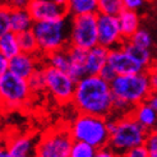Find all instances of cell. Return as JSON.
I'll return each mask as SVG.
<instances>
[{
	"mask_svg": "<svg viewBox=\"0 0 157 157\" xmlns=\"http://www.w3.org/2000/svg\"><path fill=\"white\" fill-rule=\"evenodd\" d=\"M72 104L79 114L109 117L113 115L114 96L110 83L100 75H86L77 82Z\"/></svg>",
	"mask_w": 157,
	"mask_h": 157,
	"instance_id": "6da1fadb",
	"label": "cell"
},
{
	"mask_svg": "<svg viewBox=\"0 0 157 157\" xmlns=\"http://www.w3.org/2000/svg\"><path fill=\"white\" fill-rule=\"evenodd\" d=\"M69 130L73 140L84 142L97 150L109 146L110 132L107 129V117L78 114L69 125Z\"/></svg>",
	"mask_w": 157,
	"mask_h": 157,
	"instance_id": "7a4b0ae2",
	"label": "cell"
},
{
	"mask_svg": "<svg viewBox=\"0 0 157 157\" xmlns=\"http://www.w3.org/2000/svg\"><path fill=\"white\" fill-rule=\"evenodd\" d=\"M114 100L121 101L130 109H134L139 104L147 101L151 95V86L147 72L139 74L117 75L110 83Z\"/></svg>",
	"mask_w": 157,
	"mask_h": 157,
	"instance_id": "3957f363",
	"label": "cell"
},
{
	"mask_svg": "<svg viewBox=\"0 0 157 157\" xmlns=\"http://www.w3.org/2000/svg\"><path fill=\"white\" fill-rule=\"evenodd\" d=\"M32 31L38 42L40 54L49 55L69 48L70 21L68 18L52 22H37L33 25Z\"/></svg>",
	"mask_w": 157,
	"mask_h": 157,
	"instance_id": "277c9868",
	"label": "cell"
},
{
	"mask_svg": "<svg viewBox=\"0 0 157 157\" xmlns=\"http://www.w3.org/2000/svg\"><path fill=\"white\" fill-rule=\"evenodd\" d=\"M148 133L142 125H139L130 114L117 117L116 127L110 134L109 147L120 156L132 148L144 146Z\"/></svg>",
	"mask_w": 157,
	"mask_h": 157,
	"instance_id": "5b68a950",
	"label": "cell"
},
{
	"mask_svg": "<svg viewBox=\"0 0 157 157\" xmlns=\"http://www.w3.org/2000/svg\"><path fill=\"white\" fill-rule=\"evenodd\" d=\"M73 137L69 127L50 129L40 138L36 147V157H69Z\"/></svg>",
	"mask_w": 157,
	"mask_h": 157,
	"instance_id": "8992f818",
	"label": "cell"
},
{
	"mask_svg": "<svg viewBox=\"0 0 157 157\" xmlns=\"http://www.w3.org/2000/svg\"><path fill=\"white\" fill-rule=\"evenodd\" d=\"M98 45L97 14L70 17L69 46L88 51Z\"/></svg>",
	"mask_w": 157,
	"mask_h": 157,
	"instance_id": "52a82bcc",
	"label": "cell"
},
{
	"mask_svg": "<svg viewBox=\"0 0 157 157\" xmlns=\"http://www.w3.org/2000/svg\"><path fill=\"white\" fill-rule=\"evenodd\" d=\"M32 91L27 79H23L10 72L0 75V98L4 109L13 110L27 104Z\"/></svg>",
	"mask_w": 157,
	"mask_h": 157,
	"instance_id": "ba28073f",
	"label": "cell"
},
{
	"mask_svg": "<svg viewBox=\"0 0 157 157\" xmlns=\"http://www.w3.org/2000/svg\"><path fill=\"white\" fill-rule=\"evenodd\" d=\"M46 90L59 104L65 105L73 101L77 82L67 72L54 69L51 67H44Z\"/></svg>",
	"mask_w": 157,
	"mask_h": 157,
	"instance_id": "9c48e42d",
	"label": "cell"
},
{
	"mask_svg": "<svg viewBox=\"0 0 157 157\" xmlns=\"http://www.w3.org/2000/svg\"><path fill=\"white\" fill-rule=\"evenodd\" d=\"M27 9L33 22H52L69 17L68 2L59 0H32L28 2Z\"/></svg>",
	"mask_w": 157,
	"mask_h": 157,
	"instance_id": "30bf717a",
	"label": "cell"
},
{
	"mask_svg": "<svg viewBox=\"0 0 157 157\" xmlns=\"http://www.w3.org/2000/svg\"><path fill=\"white\" fill-rule=\"evenodd\" d=\"M97 31H98V45L107 50H113L125 42L121 36L117 17L97 14Z\"/></svg>",
	"mask_w": 157,
	"mask_h": 157,
	"instance_id": "8fae6325",
	"label": "cell"
},
{
	"mask_svg": "<svg viewBox=\"0 0 157 157\" xmlns=\"http://www.w3.org/2000/svg\"><path fill=\"white\" fill-rule=\"evenodd\" d=\"M107 65L113 68L116 75H129V74H139V73L147 72L142 65H139L138 63L124 50L123 45L120 48L110 50Z\"/></svg>",
	"mask_w": 157,
	"mask_h": 157,
	"instance_id": "7c38bea8",
	"label": "cell"
},
{
	"mask_svg": "<svg viewBox=\"0 0 157 157\" xmlns=\"http://www.w3.org/2000/svg\"><path fill=\"white\" fill-rule=\"evenodd\" d=\"M38 68H41L40 55H31L19 52L17 56L9 60V69L8 72L13 73L23 79H28Z\"/></svg>",
	"mask_w": 157,
	"mask_h": 157,
	"instance_id": "4fadbf2b",
	"label": "cell"
},
{
	"mask_svg": "<svg viewBox=\"0 0 157 157\" xmlns=\"http://www.w3.org/2000/svg\"><path fill=\"white\" fill-rule=\"evenodd\" d=\"M36 139L33 136H17L6 140L5 147L12 157H36Z\"/></svg>",
	"mask_w": 157,
	"mask_h": 157,
	"instance_id": "5bb4252c",
	"label": "cell"
},
{
	"mask_svg": "<svg viewBox=\"0 0 157 157\" xmlns=\"http://www.w3.org/2000/svg\"><path fill=\"white\" fill-rule=\"evenodd\" d=\"M109 52L104 46H95L93 49L87 51V59H86V74L87 75H98L100 72L107 65Z\"/></svg>",
	"mask_w": 157,
	"mask_h": 157,
	"instance_id": "9a60e30c",
	"label": "cell"
},
{
	"mask_svg": "<svg viewBox=\"0 0 157 157\" xmlns=\"http://www.w3.org/2000/svg\"><path fill=\"white\" fill-rule=\"evenodd\" d=\"M35 22L31 17L27 6L10 5V29L15 35H19L33 28Z\"/></svg>",
	"mask_w": 157,
	"mask_h": 157,
	"instance_id": "2e32d148",
	"label": "cell"
},
{
	"mask_svg": "<svg viewBox=\"0 0 157 157\" xmlns=\"http://www.w3.org/2000/svg\"><path fill=\"white\" fill-rule=\"evenodd\" d=\"M69 54V60L70 65L68 74L73 78L75 82L82 79L86 77V59H87V51L82 50L79 48H74V46H69L68 48Z\"/></svg>",
	"mask_w": 157,
	"mask_h": 157,
	"instance_id": "e0dca14e",
	"label": "cell"
},
{
	"mask_svg": "<svg viewBox=\"0 0 157 157\" xmlns=\"http://www.w3.org/2000/svg\"><path fill=\"white\" fill-rule=\"evenodd\" d=\"M130 115L134 117V120L139 125H142L148 133L155 130L156 125H157V113L146 101L133 109Z\"/></svg>",
	"mask_w": 157,
	"mask_h": 157,
	"instance_id": "ac0fdd59",
	"label": "cell"
},
{
	"mask_svg": "<svg viewBox=\"0 0 157 157\" xmlns=\"http://www.w3.org/2000/svg\"><path fill=\"white\" fill-rule=\"evenodd\" d=\"M117 19H119V26L124 41H129L139 29V17L137 12L124 9L117 15Z\"/></svg>",
	"mask_w": 157,
	"mask_h": 157,
	"instance_id": "d6986e66",
	"label": "cell"
},
{
	"mask_svg": "<svg viewBox=\"0 0 157 157\" xmlns=\"http://www.w3.org/2000/svg\"><path fill=\"white\" fill-rule=\"evenodd\" d=\"M69 17H81V15L98 14L97 0H70L68 2Z\"/></svg>",
	"mask_w": 157,
	"mask_h": 157,
	"instance_id": "ffe728a7",
	"label": "cell"
},
{
	"mask_svg": "<svg viewBox=\"0 0 157 157\" xmlns=\"http://www.w3.org/2000/svg\"><path fill=\"white\" fill-rule=\"evenodd\" d=\"M123 48L133 59L138 63L139 65H142L148 72V69H150V67L152 65V63H153V58H152V54H151L150 49L140 48V46H137L134 44H132L130 41H125L123 44Z\"/></svg>",
	"mask_w": 157,
	"mask_h": 157,
	"instance_id": "44dd1931",
	"label": "cell"
},
{
	"mask_svg": "<svg viewBox=\"0 0 157 157\" xmlns=\"http://www.w3.org/2000/svg\"><path fill=\"white\" fill-rule=\"evenodd\" d=\"M45 61H46V65L48 67H51L54 69H58V70H61V72L68 73L69 65H70L68 48L51 52L49 55H45Z\"/></svg>",
	"mask_w": 157,
	"mask_h": 157,
	"instance_id": "7402d4cb",
	"label": "cell"
},
{
	"mask_svg": "<svg viewBox=\"0 0 157 157\" xmlns=\"http://www.w3.org/2000/svg\"><path fill=\"white\" fill-rule=\"evenodd\" d=\"M0 51H2V54L8 60L17 56V55L21 52L17 35L13 33V32H9L0 38Z\"/></svg>",
	"mask_w": 157,
	"mask_h": 157,
	"instance_id": "603a6c76",
	"label": "cell"
},
{
	"mask_svg": "<svg viewBox=\"0 0 157 157\" xmlns=\"http://www.w3.org/2000/svg\"><path fill=\"white\" fill-rule=\"evenodd\" d=\"M18 37V44L21 52L31 54V55H40V49H38V42L36 40V36L33 31H26L17 35Z\"/></svg>",
	"mask_w": 157,
	"mask_h": 157,
	"instance_id": "cb8c5ba5",
	"label": "cell"
},
{
	"mask_svg": "<svg viewBox=\"0 0 157 157\" xmlns=\"http://www.w3.org/2000/svg\"><path fill=\"white\" fill-rule=\"evenodd\" d=\"M124 10L123 0H98V14L117 17Z\"/></svg>",
	"mask_w": 157,
	"mask_h": 157,
	"instance_id": "d4e9b609",
	"label": "cell"
},
{
	"mask_svg": "<svg viewBox=\"0 0 157 157\" xmlns=\"http://www.w3.org/2000/svg\"><path fill=\"white\" fill-rule=\"evenodd\" d=\"M96 155H97V148L84 142L73 140L69 157H96Z\"/></svg>",
	"mask_w": 157,
	"mask_h": 157,
	"instance_id": "484cf974",
	"label": "cell"
},
{
	"mask_svg": "<svg viewBox=\"0 0 157 157\" xmlns=\"http://www.w3.org/2000/svg\"><path fill=\"white\" fill-rule=\"evenodd\" d=\"M28 86L32 92H40L46 90V84H45V73H44V67L38 68L36 72L31 75L28 79Z\"/></svg>",
	"mask_w": 157,
	"mask_h": 157,
	"instance_id": "4316f807",
	"label": "cell"
},
{
	"mask_svg": "<svg viewBox=\"0 0 157 157\" xmlns=\"http://www.w3.org/2000/svg\"><path fill=\"white\" fill-rule=\"evenodd\" d=\"M12 32L10 29V5L2 4L0 6V38Z\"/></svg>",
	"mask_w": 157,
	"mask_h": 157,
	"instance_id": "83f0119b",
	"label": "cell"
},
{
	"mask_svg": "<svg viewBox=\"0 0 157 157\" xmlns=\"http://www.w3.org/2000/svg\"><path fill=\"white\" fill-rule=\"evenodd\" d=\"M129 41L132 44H134L137 46H140V48H144V49H150L152 46L151 35L144 29H138L136 32V35L133 36Z\"/></svg>",
	"mask_w": 157,
	"mask_h": 157,
	"instance_id": "f1b7e54d",
	"label": "cell"
},
{
	"mask_svg": "<svg viewBox=\"0 0 157 157\" xmlns=\"http://www.w3.org/2000/svg\"><path fill=\"white\" fill-rule=\"evenodd\" d=\"M144 147L148 152V157H157V133L151 132L148 134Z\"/></svg>",
	"mask_w": 157,
	"mask_h": 157,
	"instance_id": "f546056e",
	"label": "cell"
},
{
	"mask_svg": "<svg viewBox=\"0 0 157 157\" xmlns=\"http://www.w3.org/2000/svg\"><path fill=\"white\" fill-rule=\"evenodd\" d=\"M121 157H148V152L144 146H140L127 151L124 155H121Z\"/></svg>",
	"mask_w": 157,
	"mask_h": 157,
	"instance_id": "4dcf8cb0",
	"label": "cell"
},
{
	"mask_svg": "<svg viewBox=\"0 0 157 157\" xmlns=\"http://www.w3.org/2000/svg\"><path fill=\"white\" fill-rule=\"evenodd\" d=\"M101 78H102V79H105L106 82H109V83H111L115 78L117 77L116 75V73L114 72L113 70V68L110 67V65H106V67H104V69L101 70L100 72V74H98Z\"/></svg>",
	"mask_w": 157,
	"mask_h": 157,
	"instance_id": "1f68e13d",
	"label": "cell"
},
{
	"mask_svg": "<svg viewBox=\"0 0 157 157\" xmlns=\"http://www.w3.org/2000/svg\"><path fill=\"white\" fill-rule=\"evenodd\" d=\"M123 2H124V9L133 10V12H136L138 8L143 5L142 0H123Z\"/></svg>",
	"mask_w": 157,
	"mask_h": 157,
	"instance_id": "d6a6232c",
	"label": "cell"
},
{
	"mask_svg": "<svg viewBox=\"0 0 157 157\" xmlns=\"http://www.w3.org/2000/svg\"><path fill=\"white\" fill-rule=\"evenodd\" d=\"M96 157H121V156L119 153H116L115 151H113L111 148L107 146V147H104V148H100V150H97Z\"/></svg>",
	"mask_w": 157,
	"mask_h": 157,
	"instance_id": "836d02e7",
	"label": "cell"
},
{
	"mask_svg": "<svg viewBox=\"0 0 157 157\" xmlns=\"http://www.w3.org/2000/svg\"><path fill=\"white\" fill-rule=\"evenodd\" d=\"M8 69H9V60H8L2 54V51H0V75L6 73Z\"/></svg>",
	"mask_w": 157,
	"mask_h": 157,
	"instance_id": "e575fe53",
	"label": "cell"
},
{
	"mask_svg": "<svg viewBox=\"0 0 157 157\" xmlns=\"http://www.w3.org/2000/svg\"><path fill=\"white\" fill-rule=\"evenodd\" d=\"M147 74H148V81H150L152 92H157V74L152 72H147Z\"/></svg>",
	"mask_w": 157,
	"mask_h": 157,
	"instance_id": "d590c367",
	"label": "cell"
},
{
	"mask_svg": "<svg viewBox=\"0 0 157 157\" xmlns=\"http://www.w3.org/2000/svg\"><path fill=\"white\" fill-rule=\"evenodd\" d=\"M146 102L157 113V92H151V95L148 96V98H147Z\"/></svg>",
	"mask_w": 157,
	"mask_h": 157,
	"instance_id": "8d00e7d4",
	"label": "cell"
},
{
	"mask_svg": "<svg viewBox=\"0 0 157 157\" xmlns=\"http://www.w3.org/2000/svg\"><path fill=\"white\" fill-rule=\"evenodd\" d=\"M0 157H12L9 151L6 150V147H3V148H0Z\"/></svg>",
	"mask_w": 157,
	"mask_h": 157,
	"instance_id": "74e56055",
	"label": "cell"
},
{
	"mask_svg": "<svg viewBox=\"0 0 157 157\" xmlns=\"http://www.w3.org/2000/svg\"><path fill=\"white\" fill-rule=\"evenodd\" d=\"M148 72H152V73H156V74H157V59L153 60L152 65L150 67V69H148Z\"/></svg>",
	"mask_w": 157,
	"mask_h": 157,
	"instance_id": "f35d334b",
	"label": "cell"
},
{
	"mask_svg": "<svg viewBox=\"0 0 157 157\" xmlns=\"http://www.w3.org/2000/svg\"><path fill=\"white\" fill-rule=\"evenodd\" d=\"M5 143H6V142H5V140L3 139V137H2V136H0V148H3V147H5Z\"/></svg>",
	"mask_w": 157,
	"mask_h": 157,
	"instance_id": "ab89813d",
	"label": "cell"
},
{
	"mask_svg": "<svg viewBox=\"0 0 157 157\" xmlns=\"http://www.w3.org/2000/svg\"><path fill=\"white\" fill-rule=\"evenodd\" d=\"M3 109H4V106H3V101H2V98H0V113L3 111Z\"/></svg>",
	"mask_w": 157,
	"mask_h": 157,
	"instance_id": "60d3db41",
	"label": "cell"
},
{
	"mask_svg": "<svg viewBox=\"0 0 157 157\" xmlns=\"http://www.w3.org/2000/svg\"><path fill=\"white\" fill-rule=\"evenodd\" d=\"M155 133H157V125H156V128H155V130H153Z\"/></svg>",
	"mask_w": 157,
	"mask_h": 157,
	"instance_id": "b9f144b4",
	"label": "cell"
},
{
	"mask_svg": "<svg viewBox=\"0 0 157 157\" xmlns=\"http://www.w3.org/2000/svg\"><path fill=\"white\" fill-rule=\"evenodd\" d=\"M0 6H2V4H0Z\"/></svg>",
	"mask_w": 157,
	"mask_h": 157,
	"instance_id": "7bdbcfd3",
	"label": "cell"
}]
</instances>
